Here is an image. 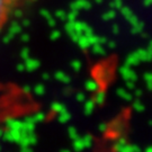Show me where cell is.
Wrapping results in <instances>:
<instances>
[{
	"label": "cell",
	"mask_w": 152,
	"mask_h": 152,
	"mask_svg": "<svg viewBox=\"0 0 152 152\" xmlns=\"http://www.w3.org/2000/svg\"><path fill=\"white\" fill-rule=\"evenodd\" d=\"M15 8L16 6L12 0H0V36Z\"/></svg>",
	"instance_id": "obj_1"
},
{
	"label": "cell",
	"mask_w": 152,
	"mask_h": 152,
	"mask_svg": "<svg viewBox=\"0 0 152 152\" xmlns=\"http://www.w3.org/2000/svg\"><path fill=\"white\" fill-rule=\"evenodd\" d=\"M12 1H14V4H15V6H16L17 8V7H20L23 5H26L28 2H33L35 0H12Z\"/></svg>",
	"instance_id": "obj_2"
}]
</instances>
